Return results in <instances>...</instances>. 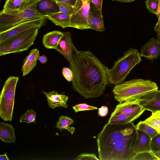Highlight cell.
<instances>
[{"mask_svg":"<svg viewBox=\"0 0 160 160\" xmlns=\"http://www.w3.org/2000/svg\"><path fill=\"white\" fill-rule=\"evenodd\" d=\"M72 48L75 53L69 66L73 90L86 99L102 95L109 83L106 66L90 51H79L74 45Z\"/></svg>","mask_w":160,"mask_h":160,"instance_id":"cell-1","label":"cell"},{"mask_svg":"<svg viewBox=\"0 0 160 160\" xmlns=\"http://www.w3.org/2000/svg\"><path fill=\"white\" fill-rule=\"evenodd\" d=\"M137 136L132 122L122 125L107 122L97 138L99 160H133L137 154L132 149Z\"/></svg>","mask_w":160,"mask_h":160,"instance_id":"cell-2","label":"cell"},{"mask_svg":"<svg viewBox=\"0 0 160 160\" xmlns=\"http://www.w3.org/2000/svg\"><path fill=\"white\" fill-rule=\"evenodd\" d=\"M158 88L157 84L150 80L137 79L116 85L112 92L115 100L120 103L139 99Z\"/></svg>","mask_w":160,"mask_h":160,"instance_id":"cell-3","label":"cell"},{"mask_svg":"<svg viewBox=\"0 0 160 160\" xmlns=\"http://www.w3.org/2000/svg\"><path fill=\"white\" fill-rule=\"evenodd\" d=\"M141 61V56L137 49L131 48L125 51L111 68L106 66L109 83L116 85L124 82L131 70Z\"/></svg>","mask_w":160,"mask_h":160,"instance_id":"cell-4","label":"cell"},{"mask_svg":"<svg viewBox=\"0 0 160 160\" xmlns=\"http://www.w3.org/2000/svg\"><path fill=\"white\" fill-rule=\"evenodd\" d=\"M38 27L24 31L0 43V56L26 51L34 44Z\"/></svg>","mask_w":160,"mask_h":160,"instance_id":"cell-5","label":"cell"},{"mask_svg":"<svg viewBox=\"0 0 160 160\" xmlns=\"http://www.w3.org/2000/svg\"><path fill=\"white\" fill-rule=\"evenodd\" d=\"M35 4L23 10L0 12V33L7 31L22 22L46 18L47 17L39 13Z\"/></svg>","mask_w":160,"mask_h":160,"instance_id":"cell-6","label":"cell"},{"mask_svg":"<svg viewBox=\"0 0 160 160\" xmlns=\"http://www.w3.org/2000/svg\"><path fill=\"white\" fill-rule=\"evenodd\" d=\"M18 77L10 76L5 81L0 96V117L5 121L12 120Z\"/></svg>","mask_w":160,"mask_h":160,"instance_id":"cell-7","label":"cell"},{"mask_svg":"<svg viewBox=\"0 0 160 160\" xmlns=\"http://www.w3.org/2000/svg\"><path fill=\"white\" fill-rule=\"evenodd\" d=\"M70 15V27L80 30L90 29L89 0H77Z\"/></svg>","mask_w":160,"mask_h":160,"instance_id":"cell-8","label":"cell"},{"mask_svg":"<svg viewBox=\"0 0 160 160\" xmlns=\"http://www.w3.org/2000/svg\"><path fill=\"white\" fill-rule=\"evenodd\" d=\"M46 18L26 21L19 23L10 29L0 33V43L18 34L34 28H40L45 25Z\"/></svg>","mask_w":160,"mask_h":160,"instance_id":"cell-9","label":"cell"},{"mask_svg":"<svg viewBox=\"0 0 160 160\" xmlns=\"http://www.w3.org/2000/svg\"><path fill=\"white\" fill-rule=\"evenodd\" d=\"M72 40L71 34L70 32H63V35L56 49L62 54L69 62L72 63L74 54Z\"/></svg>","mask_w":160,"mask_h":160,"instance_id":"cell-10","label":"cell"},{"mask_svg":"<svg viewBox=\"0 0 160 160\" xmlns=\"http://www.w3.org/2000/svg\"><path fill=\"white\" fill-rule=\"evenodd\" d=\"M138 103L145 111L152 112L160 111V89L142 97L139 99Z\"/></svg>","mask_w":160,"mask_h":160,"instance_id":"cell-11","label":"cell"},{"mask_svg":"<svg viewBox=\"0 0 160 160\" xmlns=\"http://www.w3.org/2000/svg\"><path fill=\"white\" fill-rule=\"evenodd\" d=\"M138 100L127 101L119 103L116 106L110 117L121 114H129L145 110L139 104Z\"/></svg>","mask_w":160,"mask_h":160,"instance_id":"cell-12","label":"cell"},{"mask_svg":"<svg viewBox=\"0 0 160 160\" xmlns=\"http://www.w3.org/2000/svg\"><path fill=\"white\" fill-rule=\"evenodd\" d=\"M141 51V57L150 60L157 59L160 55V43L157 39L152 38L142 47Z\"/></svg>","mask_w":160,"mask_h":160,"instance_id":"cell-13","label":"cell"},{"mask_svg":"<svg viewBox=\"0 0 160 160\" xmlns=\"http://www.w3.org/2000/svg\"><path fill=\"white\" fill-rule=\"evenodd\" d=\"M45 95L49 108L54 109L58 107L67 108L68 106L67 102L68 99V96L59 94L56 91L53 90L48 92L43 91Z\"/></svg>","mask_w":160,"mask_h":160,"instance_id":"cell-14","label":"cell"},{"mask_svg":"<svg viewBox=\"0 0 160 160\" xmlns=\"http://www.w3.org/2000/svg\"><path fill=\"white\" fill-rule=\"evenodd\" d=\"M137 136L132 150L136 154L151 151L150 137L144 132L137 129Z\"/></svg>","mask_w":160,"mask_h":160,"instance_id":"cell-15","label":"cell"},{"mask_svg":"<svg viewBox=\"0 0 160 160\" xmlns=\"http://www.w3.org/2000/svg\"><path fill=\"white\" fill-rule=\"evenodd\" d=\"M90 2V29L99 32L103 31L105 28L102 11L97 9Z\"/></svg>","mask_w":160,"mask_h":160,"instance_id":"cell-16","label":"cell"},{"mask_svg":"<svg viewBox=\"0 0 160 160\" xmlns=\"http://www.w3.org/2000/svg\"><path fill=\"white\" fill-rule=\"evenodd\" d=\"M35 7L37 11L44 16L59 12V8L54 0H41L36 3Z\"/></svg>","mask_w":160,"mask_h":160,"instance_id":"cell-17","label":"cell"},{"mask_svg":"<svg viewBox=\"0 0 160 160\" xmlns=\"http://www.w3.org/2000/svg\"><path fill=\"white\" fill-rule=\"evenodd\" d=\"M39 55L40 52L38 49L36 48L31 50L23 60L22 68L23 76L28 74L36 66Z\"/></svg>","mask_w":160,"mask_h":160,"instance_id":"cell-18","label":"cell"},{"mask_svg":"<svg viewBox=\"0 0 160 160\" xmlns=\"http://www.w3.org/2000/svg\"><path fill=\"white\" fill-rule=\"evenodd\" d=\"M63 35V32L58 31H53L44 35L42 43L47 49H56Z\"/></svg>","mask_w":160,"mask_h":160,"instance_id":"cell-19","label":"cell"},{"mask_svg":"<svg viewBox=\"0 0 160 160\" xmlns=\"http://www.w3.org/2000/svg\"><path fill=\"white\" fill-rule=\"evenodd\" d=\"M145 110L129 114L117 115L110 117L108 123L117 125H122L131 122L139 118Z\"/></svg>","mask_w":160,"mask_h":160,"instance_id":"cell-20","label":"cell"},{"mask_svg":"<svg viewBox=\"0 0 160 160\" xmlns=\"http://www.w3.org/2000/svg\"><path fill=\"white\" fill-rule=\"evenodd\" d=\"M0 138L5 142L12 143L16 142L15 129L11 124L0 122Z\"/></svg>","mask_w":160,"mask_h":160,"instance_id":"cell-21","label":"cell"},{"mask_svg":"<svg viewBox=\"0 0 160 160\" xmlns=\"http://www.w3.org/2000/svg\"><path fill=\"white\" fill-rule=\"evenodd\" d=\"M47 17L48 19L56 25L61 26L62 28L70 27V15L59 12Z\"/></svg>","mask_w":160,"mask_h":160,"instance_id":"cell-22","label":"cell"},{"mask_svg":"<svg viewBox=\"0 0 160 160\" xmlns=\"http://www.w3.org/2000/svg\"><path fill=\"white\" fill-rule=\"evenodd\" d=\"M74 123V120L71 118L67 116L62 115L59 117L56 127L61 131L64 129H67L72 135L74 132L75 128L69 126Z\"/></svg>","mask_w":160,"mask_h":160,"instance_id":"cell-23","label":"cell"},{"mask_svg":"<svg viewBox=\"0 0 160 160\" xmlns=\"http://www.w3.org/2000/svg\"><path fill=\"white\" fill-rule=\"evenodd\" d=\"M26 2V0H6L2 11L7 12L24 10Z\"/></svg>","mask_w":160,"mask_h":160,"instance_id":"cell-24","label":"cell"},{"mask_svg":"<svg viewBox=\"0 0 160 160\" xmlns=\"http://www.w3.org/2000/svg\"><path fill=\"white\" fill-rule=\"evenodd\" d=\"M144 121L160 134V111L152 112L151 115Z\"/></svg>","mask_w":160,"mask_h":160,"instance_id":"cell-25","label":"cell"},{"mask_svg":"<svg viewBox=\"0 0 160 160\" xmlns=\"http://www.w3.org/2000/svg\"><path fill=\"white\" fill-rule=\"evenodd\" d=\"M136 129L142 131L148 135L152 139L158 133L144 121H140L135 126Z\"/></svg>","mask_w":160,"mask_h":160,"instance_id":"cell-26","label":"cell"},{"mask_svg":"<svg viewBox=\"0 0 160 160\" xmlns=\"http://www.w3.org/2000/svg\"><path fill=\"white\" fill-rule=\"evenodd\" d=\"M36 112L32 109H28L24 114L22 115L20 120V122L35 123Z\"/></svg>","mask_w":160,"mask_h":160,"instance_id":"cell-27","label":"cell"},{"mask_svg":"<svg viewBox=\"0 0 160 160\" xmlns=\"http://www.w3.org/2000/svg\"><path fill=\"white\" fill-rule=\"evenodd\" d=\"M133 160H159L152 151L137 153Z\"/></svg>","mask_w":160,"mask_h":160,"instance_id":"cell-28","label":"cell"},{"mask_svg":"<svg viewBox=\"0 0 160 160\" xmlns=\"http://www.w3.org/2000/svg\"><path fill=\"white\" fill-rule=\"evenodd\" d=\"M59 9V12L71 15L73 10V7L66 3L56 1Z\"/></svg>","mask_w":160,"mask_h":160,"instance_id":"cell-29","label":"cell"},{"mask_svg":"<svg viewBox=\"0 0 160 160\" xmlns=\"http://www.w3.org/2000/svg\"><path fill=\"white\" fill-rule=\"evenodd\" d=\"M159 0H146V5L147 9L152 13L156 14L157 12Z\"/></svg>","mask_w":160,"mask_h":160,"instance_id":"cell-30","label":"cell"},{"mask_svg":"<svg viewBox=\"0 0 160 160\" xmlns=\"http://www.w3.org/2000/svg\"><path fill=\"white\" fill-rule=\"evenodd\" d=\"M151 148L153 152L160 151V133H158L151 139Z\"/></svg>","mask_w":160,"mask_h":160,"instance_id":"cell-31","label":"cell"},{"mask_svg":"<svg viewBox=\"0 0 160 160\" xmlns=\"http://www.w3.org/2000/svg\"><path fill=\"white\" fill-rule=\"evenodd\" d=\"M72 108L76 112L81 111H88L98 109L97 107L90 106L86 103L76 104Z\"/></svg>","mask_w":160,"mask_h":160,"instance_id":"cell-32","label":"cell"},{"mask_svg":"<svg viewBox=\"0 0 160 160\" xmlns=\"http://www.w3.org/2000/svg\"><path fill=\"white\" fill-rule=\"evenodd\" d=\"M75 160H99L98 158L96 155L93 153H84L78 155L74 159Z\"/></svg>","mask_w":160,"mask_h":160,"instance_id":"cell-33","label":"cell"},{"mask_svg":"<svg viewBox=\"0 0 160 160\" xmlns=\"http://www.w3.org/2000/svg\"><path fill=\"white\" fill-rule=\"evenodd\" d=\"M63 76L68 82L72 81L73 79V74L71 69L67 67H64L62 71Z\"/></svg>","mask_w":160,"mask_h":160,"instance_id":"cell-34","label":"cell"},{"mask_svg":"<svg viewBox=\"0 0 160 160\" xmlns=\"http://www.w3.org/2000/svg\"><path fill=\"white\" fill-rule=\"evenodd\" d=\"M158 19V21L154 27V30L156 32H160V0H159L158 8L156 14Z\"/></svg>","mask_w":160,"mask_h":160,"instance_id":"cell-35","label":"cell"},{"mask_svg":"<svg viewBox=\"0 0 160 160\" xmlns=\"http://www.w3.org/2000/svg\"><path fill=\"white\" fill-rule=\"evenodd\" d=\"M108 107L105 106H102L98 109V114L102 117L106 116L108 113Z\"/></svg>","mask_w":160,"mask_h":160,"instance_id":"cell-36","label":"cell"},{"mask_svg":"<svg viewBox=\"0 0 160 160\" xmlns=\"http://www.w3.org/2000/svg\"><path fill=\"white\" fill-rule=\"evenodd\" d=\"M89 1L98 9L102 11V5L98 0H89Z\"/></svg>","mask_w":160,"mask_h":160,"instance_id":"cell-37","label":"cell"},{"mask_svg":"<svg viewBox=\"0 0 160 160\" xmlns=\"http://www.w3.org/2000/svg\"><path fill=\"white\" fill-rule=\"evenodd\" d=\"M40 0H26L25 9L30 7Z\"/></svg>","mask_w":160,"mask_h":160,"instance_id":"cell-38","label":"cell"},{"mask_svg":"<svg viewBox=\"0 0 160 160\" xmlns=\"http://www.w3.org/2000/svg\"><path fill=\"white\" fill-rule=\"evenodd\" d=\"M56 1L61 2L67 3L72 6L75 4L77 0H54Z\"/></svg>","mask_w":160,"mask_h":160,"instance_id":"cell-39","label":"cell"},{"mask_svg":"<svg viewBox=\"0 0 160 160\" xmlns=\"http://www.w3.org/2000/svg\"><path fill=\"white\" fill-rule=\"evenodd\" d=\"M38 60L42 64L46 63L48 61L47 58L44 55L42 56L39 55L38 57Z\"/></svg>","mask_w":160,"mask_h":160,"instance_id":"cell-40","label":"cell"},{"mask_svg":"<svg viewBox=\"0 0 160 160\" xmlns=\"http://www.w3.org/2000/svg\"><path fill=\"white\" fill-rule=\"evenodd\" d=\"M0 160H9V159L8 158L6 153H5L3 155H0Z\"/></svg>","mask_w":160,"mask_h":160,"instance_id":"cell-41","label":"cell"},{"mask_svg":"<svg viewBox=\"0 0 160 160\" xmlns=\"http://www.w3.org/2000/svg\"><path fill=\"white\" fill-rule=\"evenodd\" d=\"M112 1H116L122 2H131L136 0H112Z\"/></svg>","mask_w":160,"mask_h":160,"instance_id":"cell-42","label":"cell"},{"mask_svg":"<svg viewBox=\"0 0 160 160\" xmlns=\"http://www.w3.org/2000/svg\"><path fill=\"white\" fill-rule=\"evenodd\" d=\"M156 156L160 160V151L154 152Z\"/></svg>","mask_w":160,"mask_h":160,"instance_id":"cell-43","label":"cell"},{"mask_svg":"<svg viewBox=\"0 0 160 160\" xmlns=\"http://www.w3.org/2000/svg\"><path fill=\"white\" fill-rule=\"evenodd\" d=\"M157 39L160 43V32H157Z\"/></svg>","mask_w":160,"mask_h":160,"instance_id":"cell-44","label":"cell"},{"mask_svg":"<svg viewBox=\"0 0 160 160\" xmlns=\"http://www.w3.org/2000/svg\"><path fill=\"white\" fill-rule=\"evenodd\" d=\"M98 1L100 2L101 4L102 5V0H98Z\"/></svg>","mask_w":160,"mask_h":160,"instance_id":"cell-45","label":"cell"},{"mask_svg":"<svg viewBox=\"0 0 160 160\" xmlns=\"http://www.w3.org/2000/svg\"><path fill=\"white\" fill-rule=\"evenodd\" d=\"M83 1H87V0H83Z\"/></svg>","mask_w":160,"mask_h":160,"instance_id":"cell-46","label":"cell"}]
</instances>
